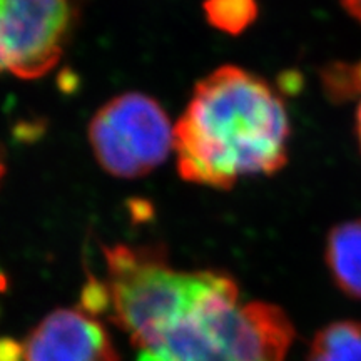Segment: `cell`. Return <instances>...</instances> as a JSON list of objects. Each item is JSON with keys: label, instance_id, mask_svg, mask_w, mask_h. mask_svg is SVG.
<instances>
[{"label": "cell", "instance_id": "cell-1", "mask_svg": "<svg viewBox=\"0 0 361 361\" xmlns=\"http://www.w3.org/2000/svg\"><path fill=\"white\" fill-rule=\"evenodd\" d=\"M290 134L276 90L245 69L219 67L197 82L174 126L178 171L189 183L229 189L245 176L283 169Z\"/></svg>", "mask_w": 361, "mask_h": 361}, {"label": "cell", "instance_id": "cell-2", "mask_svg": "<svg viewBox=\"0 0 361 361\" xmlns=\"http://www.w3.org/2000/svg\"><path fill=\"white\" fill-rule=\"evenodd\" d=\"M238 300L233 278L204 271L194 300L137 361H284L295 340L288 314L274 305Z\"/></svg>", "mask_w": 361, "mask_h": 361}, {"label": "cell", "instance_id": "cell-3", "mask_svg": "<svg viewBox=\"0 0 361 361\" xmlns=\"http://www.w3.org/2000/svg\"><path fill=\"white\" fill-rule=\"evenodd\" d=\"M89 141L104 171L123 179L141 178L168 159L174 129L154 99L139 92L111 99L92 117Z\"/></svg>", "mask_w": 361, "mask_h": 361}, {"label": "cell", "instance_id": "cell-4", "mask_svg": "<svg viewBox=\"0 0 361 361\" xmlns=\"http://www.w3.org/2000/svg\"><path fill=\"white\" fill-rule=\"evenodd\" d=\"M72 17V0H0V72L47 74L62 56Z\"/></svg>", "mask_w": 361, "mask_h": 361}, {"label": "cell", "instance_id": "cell-5", "mask_svg": "<svg viewBox=\"0 0 361 361\" xmlns=\"http://www.w3.org/2000/svg\"><path fill=\"white\" fill-rule=\"evenodd\" d=\"M25 361H119L101 323L84 311L56 310L25 343Z\"/></svg>", "mask_w": 361, "mask_h": 361}, {"label": "cell", "instance_id": "cell-6", "mask_svg": "<svg viewBox=\"0 0 361 361\" xmlns=\"http://www.w3.org/2000/svg\"><path fill=\"white\" fill-rule=\"evenodd\" d=\"M324 261L338 290L361 300V218L338 224L329 231Z\"/></svg>", "mask_w": 361, "mask_h": 361}, {"label": "cell", "instance_id": "cell-7", "mask_svg": "<svg viewBox=\"0 0 361 361\" xmlns=\"http://www.w3.org/2000/svg\"><path fill=\"white\" fill-rule=\"evenodd\" d=\"M306 361H361V323L326 324L316 333Z\"/></svg>", "mask_w": 361, "mask_h": 361}, {"label": "cell", "instance_id": "cell-8", "mask_svg": "<svg viewBox=\"0 0 361 361\" xmlns=\"http://www.w3.org/2000/svg\"><path fill=\"white\" fill-rule=\"evenodd\" d=\"M202 7L211 25L233 35L245 32L258 16L256 0H206Z\"/></svg>", "mask_w": 361, "mask_h": 361}, {"label": "cell", "instance_id": "cell-9", "mask_svg": "<svg viewBox=\"0 0 361 361\" xmlns=\"http://www.w3.org/2000/svg\"><path fill=\"white\" fill-rule=\"evenodd\" d=\"M323 89L333 102H343L361 94V62L333 64L322 74Z\"/></svg>", "mask_w": 361, "mask_h": 361}, {"label": "cell", "instance_id": "cell-10", "mask_svg": "<svg viewBox=\"0 0 361 361\" xmlns=\"http://www.w3.org/2000/svg\"><path fill=\"white\" fill-rule=\"evenodd\" d=\"M80 305L87 314H99L111 308V291L107 283L90 279L85 284L82 295H80Z\"/></svg>", "mask_w": 361, "mask_h": 361}, {"label": "cell", "instance_id": "cell-11", "mask_svg": "<svg viewBox=\"0 0 361 361\" xmlns=\"http://www.w3.org/2000/svg\"><path fill=\"white\" fill-rule=\"evenodd\" d=\"M0 361H25V348L12 338H0Z\"/></svg>", "mask_w": 361, "mask_h": 361}, {"label": "cell", "instance_id": "cell-12", "mask_svg": "<svg viewBox=\"0 0 361 361\" xmlns=\"http://www.w3.org/2000/svg\"><path fill=\"white\" fill-rule=\"evenodd\" d=\"M340 6L361 24V0H338Z\"/></svg>", "mask_w": 361, "mask_h": 361}, {"label": "cell", "instance_id": "cell-13", "mask_svg": "<svg viewBox=\"0 0 361 361\" xmlns=\"http://www.w3.org/2000/svg\"><path fill=\"white\" fill-rule=\"evenodd\" d=\"M356 134H358L360 147H361V104H360L358 111H356Z\"/></svg>", "mask_w": 361, "mask_h": 361}, {"label": "cell", "instance_id": "cell-14", "mask_svg": "<svg viewBox=\"0 0 361 361\" xmlns=\"http://www.w3.org/2000/svg\"><path fill=\"white\" fill-rule=\"evenodd\" d=\"M2 176H4V166L2 162H0V179H2Z\"/></svg>", "mask_w": 361, "mask_h": 361}]
</instances>
